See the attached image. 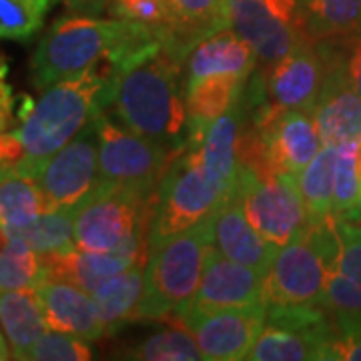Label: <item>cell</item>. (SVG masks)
<instances>
[{"mask_svg": "<svg viewBox=\"0 0 361 361\" xmlns=\"http://www.w3.org/2000/svg\"><path fill=\"white\" fill-rule=\"evenodd\" d=\"M327 361H361V329L349 334H337Z\"/></svg>", "mask_w": 361, "mask_h": 361, "instance_id": "obj_38", "label": "cell"}, {"mask_svg": "<svg viewBox=\"0 0 361 361\" xmlns=\"http://www.w3.org/2000/svg\"><path fill=\"white\" fill-rule=\"evenodd\" d=\"M37 295L49 329L97 341L104 336V327L94 305L92 293L66 281L47 279L37 287Z\"/></svg>", "mask_w": 361, "mask_h": 361, "instance_id": "obj_17", "label": "cell"}, {"mask_svg": "<svg viewBox=\"0 0 361 361\" xmlns=\"http://www.w3.org/2000/svg\"><path fill=\"white\" fill-rule=\"evenodd\" d=\"M305 37L315 42L361 35V0H297Z\"/></svg>", "mask_w": 361, "mask_h": 361, "instance_id": "obj_25", "label": "cell"}, {"mask_svg": "<svg viewBox=\"0 0 361 361\" xmlns=\"http://www.w3.org/2000/svg\"><path fill=\"white\" fill-rule=\"evenodd\" d=\"M66 8L71 13L87 14V16H101L109 11L111 0H65Z\"/></svg>", "mask_w": 361, "mask_h": 361, "instance_id": "obj_40", "label": "cell"}, {"mask_svg": "<svg viewBox=\"0 0 361 361\" xmlns=\"http://www.w3.org/2000/svg\"><path fill=\"white\" fill-rule=\"evenodd\" d=\"M8 243V237H6V233H4V229L0 227V249H4V245Z\"/></svg>", "mask_w": 361, "mask_h": 361, "instance_id": "obj_43", "label": "cell"}, {"mask_svg": "<svg viewBox=\"0 0 361 361\" xmlns=\"http://www.w3.org/2000/svg\"><path fill=\"white\" fill-rule=\"evenodd\" d=\"M357 175H360V183H361V147L357 149Z\"/></svg>", "mask_w": 361, "mask_h": 361, "instance_id": "obj_44", "label": "cell"}, {"mask_svg": "<svg viewBox=\"0 0 361 361\" xmlns=\"http://www.w3.org/2000/svg\"><path fill=\"white\" fill-rule=\"evenodd\" d=\"M360 147L361 145L337 147L331 217H343L345 213L361 205V183L357 175V149Z\"/></svg>", "mask_w": 361, "mask_h": 361, "instance_id": "obj_33", "label": "cell"}, {"mask_svg": "<svg viewBox=\"0 0 361 361\" xmlns=\"http://www.w3.org/2000/svg\"><path fill=\"white\" fill-rule=\"evenodd\" d=\"M215 215L149 251L137 322L179 317L191 305L203 277L207 249L213 245Z\"/></svg>", "mask_w": 361, "mask_h": 361, "instance_id": "obj_4", "label": "cell"}, {"mask_svg": "<svg viewBox=\"0 0 361 361\" xmlns=\"http://www.w3.org/2000/svg\"><path fill=\"white\" fill-rule=\"evenodd\" d=\"M109 13L115 18L165 26L171 16V6L169 0H111Z\"/></svg>", "mask_w": 361, "mask_h": 361, "instance_id": "obj_36", "label": "cell"}, {"mask_svg": "<svg viewBox=\"0 0 361 361\" xmlns=\"http://www.w3.org/2000/svg\"><path fill=\"white\" fill-rule=\"evenodd\" d=\"M171 16L165 28V49L187 63L199 42L231 28L229 0H169Z\"/></svg>", "mask_w": 361, "mask_h": 361, "instance_id": "obj_18", "label": "cell"}, {"mask_svg": "<svg viewBox=\"0 0 361 361\" xmlns=\"http://www.w3.org/2000/svg\"><path fill=\"white\" fill-rule=\"evenodd\" d=\"M4 177H6V175H4V173H0V183H2V179H4Z\"/></svg>", "mask_w": 361, "mask_h": 361, "instance_id": "obj_45", "label": "cell"}, {"mask_svg": "<svg viewBox=\"0 0 361 361\" xmlns=\"http://www.w3.org/2000/svg\"><path fill=\"white\" fill-rule=\"evenodd\" d=\"M237 197L253 229L271 245L283 247L311 227L310 213L297 185V175L259 177L239 163Z\"/></svg>", "mask_w": 361, "mask_h": 361, "instance_id": "obj_8", "label": "cell"}, {"mask_svg": "<svg viewBox=\"0 0 361 361\" xmlns=\"http://www.w3.org/2000/svg\"><path fill=\"white\" fill-rule=\"evenodd\" d=\"M52 209H78L101 183L99 130L94 116L54 153L35 177Z\"/></svg>", "mask_w": 361, "mask_h": 361, "instance_id": "obj_13", "label": "cell"}, {"mask_svg": "<svg viewBox=\"0 0 361 361\" xmlns=\"http://www.w3.org/2000/svg\"><path fill=\"white\" fill-rule=\"evenodd\" d=\"M271 175H297L322 151L323 141L311 111H289L261 133Z\"/></svg>", "mask_w": 361, "mask_h": 361, "instance_id": "obj_16", "label": "cell"}, {"mask_svg": "<svg viewBox=\"0 0 361 361\" xmlns=\"http://www.w3.org/2000/svg\"><path fill=\"white\" fill-rule=\"evenodd\" d=\"M183 68L185 63L163 47L125 73L111 75L113 116L125 129L171 153H179L187 142Z\"/></svg>", "mask_w": 361, "mask_h": 361, "instance_id": "obj_1", "label": "cell"}, {"mask_svg": "<svg viewBox=\"0 0 361 361\" xmlns=\"http://www.w3.org/2000/svg\"><path fill=\"white\" fill-rule=\"evenodd\" d=\"M123 357L141 361H201L203 353L193 334L179 323V327H167L142 339L135 348L127 349Z\"/></svg>", "mask_w": 361, "mask_h": 361, "instance_id": "obj_29", "label": "cell"}, {"mask_svg": "<svg viewBox=\"0 0 361 361\" xmlns=\"http://www.w3.org/2000/svg\"><path fill=\"white\" fill-rule=\"evenodd\" d=\"M334 229L337 237L336 257L329 267L361 285V231L351 221L334 217Z\"/></svg>", "mask_w": 361, "mask_h": 361, "instance_id": "obj_35", "label": "cell"}, {"mask_svg": "<svg viewBox=\"0 0 361 361\" xmlns=\"http://www.w3.org/2000/svg\"><path fill=\"white\" fill-rule=\"evenodd\" d=\"M155 195H142L101 180L75 215V245L92 253H115L127 239L149 241Z\"/></svg>", "mask_w": 361, "mask_h": 361, "instance_id": "obj_7", "label": "cell"}, {"mask_svg": "<svg viewBox=\"0 0 361 361\" xmlns=\"http://www.w3.org/2000/svg\"><path fill=\"white\" fill-rule=\"evenodd\" d=\"M263 283H265V273L225 257L213 243L207 249L205 267H203L199 289L191 305L183 313H207V311L265 305Z\"/></svg>", "mask_w": 361, "mask_h": 361, "instance_id": "obj_15", "label": "cell"}, {"mask_svg": "<svg viewBox=\"0 0 361 361\" xmlns=\"http://www.w3.org/2000/svg\"><path fill=\"white\" fill-rule=\"evenodd\" d=\"M51 209L35 177L13 169L0 183V227H20Z\"/></svg>", "mask_w": 361, "mask_h": 361, "instance_id": "obj_28", "label": "cell"}, {"mask_svg": "<svg viewBox=\"0 0 361 361\" xmlns=\"http://www.w3.org/2000/svg\"><path fill=\"white\" fill-rule=\"evenodd\" d=\"M145 287V265L137 263L92 291V299L103 322L104 336H115L127 323L137 322V307Z\"/></svg>", "mask_w": 361, "mask_h": 361, "instance_id": "obj_23", "label": "cell"}, {"mask_svg": "<svg viewBox=\"0 0 361 361\" xmlns=\"http://www.w3.org/2000/svg\"><path fill=\"white\" fill-rule=\"evenodd\" d=\"M139 26L141 23L125 18L104 20L77 13L59 16L40 39L30 61L35 89L47 90L106 61Z\"/></svg>", "mask_w": 361, "mask_h": 361, "instance_id": "obj_3", "label": "cell"}, {"mask_svg": "<svg viewBox=\"0 0 361 361\" xmlns=\"http://www.w3.org/2000/svg\"><path fill=\"white\" fill-rule=\"evenodd\" d=\"M257 54L233 28L219 30L195 47L185 63V90L197 80L213 75L251 77L257 66Z\"/></svg>", "mask_w": 361, "mask_h": 361, "instance_id": "obj_20", "label": "cell"}, {"mask_svg": "<svg viewBox=\"0 0 361 361\" xmlns=\"http://www.w3.org/2000/svg\"><path fill=\"white\" fill-rule=\"evenodd\" d=\"M265 305L237 310L183 313L177 319L193 334L203 360H247L265 323Z\"/></svg>", "mask_w": 361, "mask_h": 361, "instance_id": "obj_14", "label": "cell"}, {"mask_svg": "<svg viewBox=\"0 0 361 361\" xmlns=\"http://www.w3.org/2000/svg\"><path fill=\"white\" fill-rule=\"evenodd\" d=\"M13 357V353H11V349L6 345V336H2L0 334V361H6Z\"/></svg>", "mask_w": 361, "mask_h": 361, "instance_id": "obj_42", "label": "cell"}, {"mask_svg": "<svg viewBox=\"0 0 361 361\" xmlns=\"http://www.w3.org/2000/svg\"><path fill=\"white\" fill-rule=\"evenodd\" d=\"M47 281L39 253L20 241L8 239L0 249V291L37 289Z\"/></svg>", "mask_w": 361, "mask_h": 361, "instance_id": "obj_30", "label": "cell"}, {"mask_svg": "<svg viewBox=\"0 0 361 361\" xmlns=\"http://www.w3.org/2000/svg\"><path fill=\"white\" fill-rule=\"evenodd\" d=\"M341 219L351 221L353 225H357V227H360V231H361V205L355 207L353 211H349V213H345V215H343Z\"/></svg>", "mask_w": 361, "mask_h": 361, "instance_id": "obj_41", "label": "cell"}, {"mask_svg": "<svg viewBox=\"0 0 361 361\" xmlns=\"http://www.w3.org/2000/svg\"><path fill=\"white\" fill-rule=\"evenodd\" d=\"M0 325L14 360H28L32 345L49 327L37 289L0 291Z\"/></svg>", "mask_w": 361, "mask_h": 361, "instance_id": "obj_22", "label": "cell"}, {"mask_svg": "<svg viewBox=\"0 0 361 361\" xmlns=\"http://www.w3.org/2000/svg\"><path fill=\"white\" fill-rule=\"evenodd\" d=\"M336 336V322L323 305L267 307L263 329L247 360L327 361Z\"/></svg>", "mask_w": 361, "mask_h": 361, "instance_id": "obj_10", "label": "cell"}, {"mask_svg": "<svg viewBox=\"0 0 361 361\" xmlns=\"http://www.w3.org/2000/svg\"><path fill=\"white\" fill-rule=\"evenodd\" d=\"M336 249L334 217L311 225L299 239L279 247L265 273V307L323 305L327 273Z\"/></svg>", "mask_w": 361, "mask_h": 361, "instance_id": "obj_6", "label": "cell"}, {"mask_svg": "<svg viewBox=\"0 0 361 361\" xmlns=\"http://www.w3.org/2000/svg\"><path fill=\"white\" fill-rule=\"evenodd\" d=\"M75 215L77 209H51L20 227H2L6 237L44 255L75 247Z\"/></svg>", "mask_w": 361, "mask_h": 361, "instance_id": "obj_26", "label": "cell"}, {"mask_svg": "<svg viewBox=\"0 0 361 361\" xmlns=\"http://www.w3.org/2000/svg\"><path fill=\"white\" fill-rule=\"evenodd\" d=\"M94 123L99 130L101 180L142 195H155L169 163L177 153L125 129L106 111H99Z\"/></svg>", "mask_w": 361, "mask_h": 361, "instance_id": "obj_9", "label": "cell"}, {"mask_svg": "<svg viewBox=\"0 0 361 361\" xmlns=\"http://www.w3.org/2000/svg\"><path fill=\"white\" fill-rule=\"evenodd\" d=\"M337 147L323 145L307 167L297 173V185L307 207L311 225L323 223L331 217L334 205V183H336Z\"/></svg>", "mask_w": 361, "mask_h": 361, "instance_id": "obj_27", "label": "cell"}, {"mask_svg": "<svg viewBox=\"0 0 361 361\" xmlns=\"http://www.w3.org/2000/svg\"><path fill=\"white\" fill-rule=\"evenodd\" d=\"M56 0H0V40L28 42Z\"/></svg>", "mask_w": 361, "mask_h": 361, "instance_id": "obj_32", "label": "cell"}, {"mask_svg": "<svg viewBox=\"0 0 361 361\" xmlns=\"http://www.w3.org/2000/svg\"><path fill=\"white\" fill-rule=\"evenodd\" d=\"M237 37L257 54L261 66L275 65L305 40L297 0H229Z\"/></svg>", "mask_w": 361, "mask_h": 361, "instance_id": "obj_11", "label": "cell"}, {"mask_svg": "<svg viewBox=\"0 0 361 361\" xmlns=\"http://www.w3.org/2000/svg\"><path fill=\"white\" fill-rule=\"evenodd\" d=\"M348 71L353 89L357 90L361 99V35L357 39H353L349 42L348 49Z\"/></svg>", "mask_w": 361, "mask_h": 361, "instance_id": "obj_39", "label": "cell"}, {"mask_svg": "<svg viewBox=\"0 0 361 361\" xmlns=\"http://www.w3.org/2000/svg\"><path fill=\"white\" fill-rule=\"evenodd\" d=\"M235 191L237 185L223 183L205 167L195 145H185L159 183L149 225V251L169 237L213 217Z\"/></svg>", "mask_w": 361, "mask_h": 361, "instance_id": "obj_5", "label": "cell"}, {"mask_svg": "<svg viewBox=\"0 0 361 361\" xmlns=\"http://www.w3.org/2000/svg\"><path fill=\"white\" fill-rule=\"evenodd\" d=\"M323 307L336 322L337 334H349L361 329V285L329 267Z\"/></svg>", "mask_w": 361, "mask_h": 361, "instance_id": "obj_31", "label": "cell"}, {"mask_svg": "<svg viewBox=\"0 0 361 361\" xmlns=\"http://www.w3.org/2000/svg\"><path fill=\"white\" fill-rule=\"evenodd\" d=\"M40 261L47 279L66 281L89 293H92L106 279L137 265L129 257L118 253H92L82 251L77 245L44 253L40 255Z\"/></svg>", "mask_w": 361, "mask_h": 361, "instance_id": "obj_21", "label": "cell"}, {"mask_svg": "<svg viewBox=\"0 0 361 361\" xmlns=\"http://www.w3.org/2000/svg\"><path fill=\"white\" fill-rule=\"evenodd\" d=\"M247 78L239 75H213L197 80L185 90L187 129H209L243 99Z\"/></svg>", "mask_w": 361, "mask_h": 361, "instance_id": "obj_24", "label": "cell"}, {"mask_svg": "<svg viewBox=\"0 0 361 361\" xmlns=\"http://www.w3.org/2000/svg\"><path fill=\"white\" fill-rule=\"evenodd\" d=\"M349 42L351 40L317 42L327 63V75L311 113L323 145L329 147L361 145V99L348 71Z\"/></svg>", "mask_w": 361, "mask_h": 361, "instance_id": "obj_12", "label": "cell"}, {"mask_svg": "<svg viewBox=\"0 0 361 361\" xmlns=\"http://www.w3.org/2000/svg\"><path fill=\"white\" fill-rule=\"evenodd\" d=\"M90 357L89 341L54 329L44 331L28 353V360L35 361H87Z\"/></svg>", "mask_w": 361, "mask_h": 361, "instance_id": "obj_34", "label": "cell"}, {"mask_svg": "<svg viewBox=\"0 0 361 361\" xmlns=\"http://www.w3.org/2000/svg\"><path fill=\"white\" fill-rule=\"evenodd\" d=\"M111 103V73L106 66H90L77 77L61 80L44 90L16 130L25 155L16 173L37 177L44 163L77 137L99 111Z\"/></svg>", "mask_w": 361, "mask_h": 361, "instance_id": "obj_2", "label": "cell"}, {"mask_svg": "<svg viewBox=\"0 0 361 361\" xmlns=\"http://www.w3.org/2000/svg\"><path fill=\"white\" fill-rule=\"evenodd\" d=\"M213 243L225 257L249 265L261 273H267L279 251V247L271 245L247 221L237 191L221 207L213 219Z\"/></svg>", "mask_w": 361, "mask_h": 361, "instance_id": "obj_19", "label": "cell"}, {"mask_svg": "<svg viewBox=\"0 0 361 361\" xmlns=\"http://www.w3.org/2000/svg\"><path fill=\"white\" fill-rule=\"evenodd\" d=\"M16 103H18V97H14L13 89L6 80V59L0 56V133L14 130Z\"/></svg>", "mask_w": 361, "mask_h": 361, "instance_id": "obj_37", "label": "cell"}]
</instances>
